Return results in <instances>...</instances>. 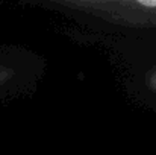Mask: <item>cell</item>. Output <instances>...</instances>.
I'll use <instances>...</instances> for the list:
<instances>
[]
</instances>
